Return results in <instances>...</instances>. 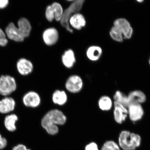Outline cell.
I'll use <instances>...</instances> for the list:
<instances>
[{
  "label": "cell",
  "mask_w": 150,
  "mask_h": 150,
  "mask_svg": "<svg viewBox=\"0 0 150 150\" xmlns=\"http://www.w3.org/2000/svg\"><path fill=\"white\" fill-rule=\"evenodd\" d=\"M66 116L61 110L53 109L45 114L41 121V125L48 134L51 135L57 134L59 131L58 125H63L66 122Z\"/></svg>",
  "instance_id": "1"
},
{
  "label": "cell",
  "mask_w": 150,
  "mask_h": 150,
  "mask_svg": "<svg viewBox=\"0 0 150 150\" xmlns=\"http://www.w3.org/2000/svg\"><path fill=\"white\" fill-rule=\"evenodd\" d=\"M141 138L138 134L128 130L122 131L119 137V146L123 150H134L140 146Z\"/></svg>",
  "instance_id": "2"
},
{
  "label": "cell",
  "mask_w": 150,
  "mask_h": 150,
  "mask_svg": "<svg viewBox=\"0 0 150 150\" xmlns=\"http://www.w3.org/2000/svg\"><path fill=\"white\" fill-rule=\"evenodd\" d=\"M84 1L83 0H76L74 1L68 8L63 11L62 16L60 20L61 25L65 28L67 30L71 33H73V30L70 27L69 21L71 15L75 13L79 12L82 8Z\"/></svg>",
  "instance_id": "3"
},
{
  "label": "cell",
  "mask_w": 150,
  "mask_h": 150,
  "mask_svg": "<svg viewBox=\"0 0 150 150\" xmlns=\"http://www.w3.org/2000/svg\"><path fill=\"white\" fill-rule=\"evenodd\" d=\"M16 89L17 83L14 77L7 75L0 76V94L4 97L8 96Z\"/></svg>",
  "instance_id": "4"
},
{
  "label": "cell",
  "mask_w": 150,
  "mask_h": 150,
  "mask_svg": "<svg viewBox=\"0 0 150 150\" xmlns=\"http://www.w3.org/2000/svg\"><path fill=\"white\" fill-rule=\"evenodd\" d=\"M65 87L69 92L74 93H78L83 88V81L78 75H72L67 79Z\"/></svg>",
  "instance_id": "5"
},
{
  "label": "cell",
  "mask_w": 150,
  "mask_h": 150,
  "mask_svg": "<svg viewBox=\"0 0 150 150\" xmlns=\"http://www.w3.org/2000/svg\"><path fill=\"white\" fill-rule=\"evenodd\" d=\"M114 27L117 28L122 33L123 36L129 39L132 36L133 30L130 23L123 18L117 19L114 22Z\"/></svg>",
  "instance_id": "6"
},
{
  "label": "cell",
  "mask_w": 150,
  "mask_h": 150,
  "mask_svg": "<svg viewBox=\"0 0 150 150\" xmlns=\"http://www.w3.org/2000/svg\"><path fill=\"white\" fill-rule=\"evenodd\" d=\"M23 104L28 108H35L40 105L41 98L37 93L30 91L26 93L22 98Z\"/></svg>",
  "instance_id": "7"
},
{
  "label": "cell",
  "mask_w": 150,
  "mask_h": 150,
  "mask_svg": "<svg viewBox=\"0 0 150 150\" xmlns=\"http://www.w3.org/2000/svg\"><path fill=\"white\" fill-rule=\"evenodd\" d=\"M114 117L115 121L119 124L124 122L128 116L127 108L120 103L114 102Z\"/></svg>",
  "instance_id": "8"
},
{
  "label": "cell",
  "mask_w": 150,
  "mask_h": 150,
  "mask_svg": "<svg viewBox=\"0 0 150 150\" xmlns=\"http://www.w3.org/2000/svg\"><path fill=\"white\" fill-rule=\"evenodd\" d=\"M127 108L129 117L133 122L139 121L143 117L144 111L141 104H130Z\"/></svg>",
  "instance_id": "9"
},
{
  "label": "cell",
  "mask_w": 150,
  "mask_h": 150,
  "mask_svg": "<svg viewBox=\"0 0 150 150\" xmlns=\"http://www.w3.org/2000/svg\"><path fill=\"white\" fill-rule=\"evenodd\" d=\"M42 38L45 44L47 45H53L59 40V33L55 28H48L43 32Z\"/></svg>",
  "instance_id": "10"
},
{
  "label": "cell",
  "mask_w": 150,
  "mask_h": 150,
  "mask_svg": "<svg viewBox=\"0 0 150 150\" xmlns=\"http://www.w3.org/2000/svg\"><path fill=\"white\" fill-rule=\"evenodd\" d=\"M18 72L22 76H25L32 72L33 70V63L29 60L21 58L18 60L16 64Z\"/></svg>",
  "instance_id": "11"
},
{
  "label": "cell",
  "mask_w": 150,
  "mask_h": 150,
  "mask_svg": "<svg viewBox=\"0 0 150 150\" xmlns=\"http://www.w3.org/2000/svg\"><path fill=\"white\" fill-rule=\"evenodd\" d=\"M16 102L12 97L7 96L0 100V113L2 114L10 113L14 110Z\"/></svg>",
  "instance_id": "12"
},
{
  "label": "cell",
  "mask_w": 150,
  "mask_h": 150,
  "mask_svg": "<svg viewBox=\"0 0 150 150\" xmlns=\"http://www.w3.org/2000/svg\"><path fill=\"white\" fill-rule=\"evenodd\" d=\"M5 32L6 36L11 40L16 42H22L24 40L18 28L13 22L9 23L6 28Z\"/></svg>",
  "instance_id": "13"
},
{
  "label": "cell",
  "mask_w": 150,
  "mask_h": 150,
  "mask_svg": "<svg viewBox=\"0 0 150 150\" xmlns=\"http://www.w3.org/2000/svg\"><path fill=\"white\" fill-rule=\"evenodd\" d=\"M127 97L129 105L132 104H141L145 103L146 100V97L145 93L139 90L131 91L127 95Z\"/></svg>",
  "instance_id": "14"
},
{
  "label": "cell",
  "mask_w": 150,
  "mask_h": 150,
  "mask_svg": "<svg viewBox=\"0 0 150 150\" xmlns=\"http://www.w3.org/2000/svg\"><path fill=\"white\" fill-rule=\"evenodd\" d=\"M86 22L83 15L76 13L71 16L69 19V23L74 29L80 30L85 27Z\"/></svg>",
  "instance_id": "15"
},
{
  "label": "cell",
  "mask_w": 150,
  "mask_h": 150,
  "mask_svg": "<svg viewBox=\"0 0 150 150\" xmlns=\"http://www.w3.org/2000/svg\"><path fill=\"white\" fill-rule=\"evenodd\" d=\"M18 29L24 39L30 35L31 30V26L27 19L23 18L20 19L18 22Z\"/></svg>",
  "instance_id": "16"
},
{
  "label": "cell",
  "mask_w": 150,
  "mask_h": 150,
  "mask_svg": "<svg viewBox=\"0 0 150 150\" xmlns=\"http://www.w3.org/2000/svg\"><path fill=\"white\" fill-rule=\"evenodd\" d=\"M63 64L68 69L72 68L76 62V59L74 51L69 49L66 50L62 56Z\"/></svg>",
  "instance_id": "17"
},
{
  "label": "cell",
  "mask_w": 150,
  "mask_h": 150,
  "mask_svg": "<svg viewBox=\"0 0 150 150\" xmlns=\"http://www.w3.org/2000/svg\"><path fill=\"white\" fill-rule=\"evenodd\" d=\"M18 116L15 114H8L5 117V127L9 132H13L16 130V123L18 120Z\"/></svg>",
  "instance_id": "18"
},
{
  "label": "cell",
  "mask_w": 150,
  "mask_h": 150,
  "mask_svg": "<svg viewBox=\"0 0 150 150\" xmlns=\"http://www.w3.org/2000/svg\"><path fill=\"white\" fill-rule=\"evenodd\" d=\"M52 98L54 104L62 106L67 102V96L64 91L57 90L53 93Z\"/></svg>",
  "instance_id": "19"
},
{
  "label": "cell",
  "mask_w": 150,
  "mask_h": 150,
  "mask_svg": "<svg viewBox=\"0 0 150 150\" xmlns=\"http://www.w3.org/2000/svg\"><path fill=\"white\" fill-rule=\"evenodd\" d=\"M102 53V49L98 46H91L88 49L86 55L88 59L91 61L98 60Z\"/></svg>",
  "instance_id": "20"
},
{
  "label": "cell",
  "mask_w": 150,
  "mask_h": 150,
  "mask_svg": "<svg viewBox=\"0 0 150 150\" xmlns=\"http://www.w3.org/2000/svg\"><path fill=\"white\" fill-rule=\"evenodd\" d=\"M98 105L99 108L101 110L108 111L112 108V102L109 97L107 96H103L99 99Z\"/></svg>",
  "instance_id": "21"
},
{
  "label": "cell",
  "mask_w": 150,
  "mask_h": 150,
  "mask_svg": "<svg viewBox=\"0 0 150 150\" xmlns=\"http://www.w3.org/2000/svg\"><path fill=\"white\" fill-rule=\"evenodd\" d=\"M114 102L120 103L127 108L129 105V103L127 95L122 92L117 91L116 92L114 96Z\"/></svg>",
  "instance_id": "22"
},
{
  "label": "cell",
  "mask_w": 150,
  "mask_h": 150,
  "mask_svg": "<svg viewBox=\"0 0 150 150\" xmlns=\"http://www.w3.org/2000/svg\"><path fill=\"white\" fill-rule=\"evenodd\" d=\"M54 14V19L57 21H60L63 11L62 6L57 2L54 3L51 5Z\"/></svg>",
  "instance_id": "23"
},
{
  "label": "cell",
  "mask_w": 150,
  "mask_h": 150,
  "mask_svg": "<svg viewBox=\"0 0 150 150\" xmlns=\"http://www.w3.org/2000/svg\"><path fill=\"white\" fill-rule=\"evenodd\" d=\"M110 35L114 40L119 42H123V36L122 33L115 27H112L110 31Z\"/></svg>",
  "instance_id": "24"
},
{
  "label": "cell",
  "mask_w": 150,
  "mask_h": 150,
  "mask_svg": "<svg viewBox=\"0 0 150 150\" xmlns=\"http://www.w3.org/2000/svg\"><path fill=\"white\" fill-rule=\"evenodd\" d=\"M101 150H121L120 146L114 141L108 140L105 142Z\"/></svg>",
  "instance_id": "25"
},
{
  "label": "cell",
  "mask_w": 150,
  "mask_h": 150,
  "mask_svg": "<svg viewBox=\"0 0 150 150\" xmlns=\"http://www.w3.org/2000/svg\"><path fill=\"white\" fill-rule=\"evenodd\" d=\"M46 18L50 22H52L54 19V14L51 5L47 7L45 12Z\"/></svg>",
  "instance_id": "26"
},
{
  "label": "cell",
  "mask_w": 150,
  "mask_h": 150,
  "mask_svg": "<svg viewBox=\"0 0 150 150\" xmlns=\"http://www.w3.org/2000/svg\"><path fill=\"white\" fill-rule=\"evenodd\" d=\"M8 43L6 34L0 28V46H5Z\"/></svg>",
  "instance_id": "27"
},
{
  "label": "cell",
  "mask_w": 150,
  "mask_h": 150,
  "mask_svg": "<svg viewBox=\"0 0 150 150\" xmlns=\"http://www.w3.org/2000/svg\"><path fill=\"white\" fill-rule=\"evenodd\" d=\"M7 145V140L0 134V150L3 149L6 147Z\"/></svg>",
  "instance_id": "28"
},
{
  "label": "cell",
  "mask_w": 150,
  "mask_h": 150,
  "mask_svg": "<svg viewBox=\"0 0 150 150\" xmlns=\"http://www.w3.org/2000/svg\"><path fill=\"white\" fill-rule=\"evenodd\" d=\"M85 150H98V145L94 142H92L86 146Z\"/></svg>",
  "instance_id": "29"
},
{
  "label": "cell",
  "mask_w": 150,
  "mask_h": 150,
  "mask_svg": "<svg viewBox=\"0 0 150 150\" xmlns=\"http://www.w3.org/2000/svg\"><path fill=\"white\" fill-rule=\"evenodd\" d=\"M27 149V148L25 145L22 144H20L14 146L12 150H26Z\"/></svg>",
  "instance_id": "30"
},
{
  "label": "cell",
  "mask_w": 150,
  "mask_h": 150,
  "mask_svg": "<svg viewBox=\"0 0 150 150\" xmlns=\"http://www.w3.org/2000/svg\"><path fill=\"white\" fill-rule=\"evenodd\" d=\"M8 0H0V9L5 8L8 5Z\"/></svg>",
  "instance_id": "31"
},
{
  "label": "cell",
  "mask_w": 150,
  "mask_h": 150,
  "mask_svg": "<svg viewBox=\"0 0 150 150\" xmlns=\"http://www.w3.org/2000/svg\"><path fill=\"white\" fill-rule=\"evenodd\" d=\"M139 2H142V1H137Z\"/></svg>",
  "instance_id": "32"
},
{
  "label": "cell",
  "mask_w": 150,
  "mask_h": 150,
  "mask_svg": "<svg viewBox=\"0 0 150 150\" xmlns=\"http://www.w3.org/2000/svg\"><path fill=\"white\" fill-rule=\"evenodd\" d=\"M31 150V149H27V150Z\"/></svg>",
  "instance_id": "33"
},
{
  "label": "cell",
  "mask_w": 150,
  "mask_h": 150,
  "mask_svg": "<svg viewBox=\"0 0 150 150\" xmlns=\"http://www.w3.org/2000/svg\"><path fill=\"white\" fill-rule=\"evenodd\" d=\"M149 64H150V60H149Z\"/></svg>",
  "instance_id": "34"
}]
</instances>
